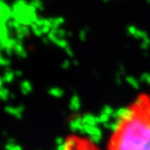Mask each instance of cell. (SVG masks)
<instances>
[{"label":"cell","mask_w":150,"mask_h":150,"mask_svg":"<svg viewBox=\"0 0 150 150\" xmlns=\"http://www.w3.org/2000/svg\"><path fill=\"white\" fill-rule=\"evenodd\" d=\"M141 100H142V104H143V107H144L146 114L150 117V97L149 98H145V99L142 98Z\"/></svg>","instance_id":"obj_5"},{"label":"cell","mask_w":150,"mask_h":150,"mask_svg":"<svg viewBox=\"0 0 150 150\" xmlns=\"http://www.w3.org/2000/svg\"><path fill=\"white\" fill-rule=\"evenodd\" d=\"M63 150H95L91 145L81 142L76 137H70L63 144Z\"/></svg>","instance_id":"obj_2"},{"label":"cell","mask_w":150,"mask_h":150,"mask_svg":"<svg viewBox=\"0 0 150 150\" xmlns=\"http://www.w3.org/2000/svg\"><path fill=\"white\" fill-rule=\"evenodd\" d=\"M80 106H81V102H80V100L79 98L77 97H73L71 100V103H70V108L72 110H75L77 111L79 109H80Z\"/></svg>","instance_id":"obj_4"},{"label":"cell","mask_w":150,"mask_h":150,"mask_svg":"<svg viewBox=\"0 0 150 150\" xmlns=\"http://www.w3.org/2000/svg\"><path fill=\"white\" fill-rule=\"evenodd\" d=\"M117 123L110 150H150V117L141 99L133 108L132 113Z\"/></svg>","instance_id":"obj_1"},{"label":"cell","mask_w":150,"mask_h":150,"mask_svg":"<svg viewBox=\"0 0 150 150\" xmlns=\"http://www.w3.org/2000/svg\"><path fill=\"white\" fill-rule=\"evenodd\" d=\"M6 110L10 113L11 115L16 117H21V115L23 113V109L22 108H14V107H7L6 108Z\"/></svg>","instance_id":"obj_3"}]
</instances>
